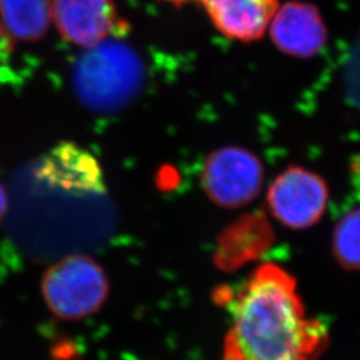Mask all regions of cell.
Wrapping results in <instances>:
<instances>
[{
  "label": "cell",
  "instance_id": "1",
  "mask_svg": "<svg viewBox=\"0 0 360 360\" xmlns=\"http://www.w3.org/2000/svg\"><path fill=\"white\" fill-rule=\"evenodd\" d=\"M226 304L223 360H315L327 346V327L307 316L294 276L278 264H260Z\"/></svg>",
  "mask_w": 360,
  "mask_h": 360
},
{
  "label": "cell",
  "instance_id": "2",
  "mask_svg": "<svg viewBox=\"0 0 360 360\" xmlns=\"http://www.w3.org/2000/svg\"><path fill=\"white\" fill-rule=\"evenodd\" d=\"M146 70L141 55L117 39L90 47L72 71V86L79 101L99 114L126 108L141 94Z\"/></svg>",
  "mask_w": 360,
  "mask_h": 360
},
{
  "label": "cell",
  "instance_id": "3",
  "mask_svg": "<svg viewBox=\"0 0 360 360\" xmlns=\"http://www.w3.org/2000/svg\"><path fill=\"white\" fill-rule=\"evenodd\" d=\"M40 288L55 316L80 321L103 307L110 294V282L103 267L94 257L74 254L49 267Z\"/></svg>",
  "mask_w": 360,
  "mask_h": 360
},
{
  "label": "cell",
  "instance_id": "4",
  "mask_svg": "<svg viewBox=\"0 0 360 360\" xmlns=\"http://www.w3.org/2000/svg\"><path fill=\"white\" fill-rule=\"evenodd\" d=\"M264 167L257 155L238 146H226L207 156L200 183L208 199L221 208L248 206L259 196Z\"/></svg>",
  "mask_w": 360,
  "mask_h": 360
},
{
  "label": "cell",
  "instance_id": "5",
  "mask_svg": "<svg viewBox=\"0 0 360 360\" xmlns=\"http://www.w3.org/2000/svg\"><path fill=\"white\" fill-rule=\"evenodd\" d=\"M328 187L321 175L291 166L281 172L267 190L272 218L288 230H307L323 218L328 206Z\"/></svg>",
  "mask_w": 360,
  "mask_h": 360
},
{
  "label": "cell",
  "instance_id": "6",
  "mask_svg": "<svg viewBox=\"0 0 360 360\" xmlns=\"http://www.w3.org/2000/svg\"><path fill=\"white\" fill-rule=\"evenodd\" d=\"M269 30L271 40L279 51L299 59L318 55L328 38L321 11L314 4L300 0L279 6Z\"/></svg>",
  "mask_w": 360,
  "mask_h": 360
},
{
  "label": "cell",
  "instance_id": "7",
  "mask_svg": "<svg viewBox=\"0 0 360 360\" xmlns=\"http://www.w3.org/2000/svg\"><path fill=\"white\" fill-rule=\"evenodd\" d=\"M52 19L63 38L90 49L126 28L114 0H53Z\"/></svg>",
  "mask_w": 360,
  "mask_h": 360
},
{
  "label": "cell",
  "instance_id": "8",
  "mask_svg": "<svg viewBox=\"0 0 360 360\" xmlns=\"http://www.w3.org/2000/svg\"><path fill=\"white\" fill-rule=\"evenodd\" d=\"M219 32L251 43L262 38L279 8V0H200Z\"/></svg>",
  "mask_w": 360,
  "mask_h": 360
},
{
  "label": "cell",
  "instance_id": "9",
  "mask_svg": "<svg viewBox=\"0 0 360 360\" xmlns=\"http://www.w3.org/2000/svg\"><path fill=\"white\" fill-rule=\"evenodd\" d=\"M41 178L68 190L103 191V180L99 165L90 154L72 144L55 148L46 158L40 169Z\"/></svg>",
  "mask_w": 360,
  "mask_h": 360
},
{
  "label": "cell",
  "instance_id": "10",
  "mask_svg": "<svg viewBox=\"0 0 360 360\" xmlns=\"http://www.w3.org/2000/svg\"><path fill=\"white\" fill-rule=\"evenodd\" d=\"M51 0H0V22L8 38L37 41L49 31Z\"/></svg>",
  "mask_w": 360,
  "mask_h": 360
},
{
  "label": "cell",
  "instance_id": "11",
  "mask_svg": "<svg viewBox=\"0 0 360 360\" xmlns=\"http://www.w3.org/2000/svg\"><path fill=\"white\" fill-rule=\"evenodd\" d=\"M333 252L347 271H360V207L347 211L335 226Z\"/></svg>",
  "mask_w": 360,
  "mask_h": 360
},
{
  "label": "cell",
  "instance_id": "12",
  "mask_svg": "<svg viewBox=\"0 0 360 360\" xmlns=\"http://www.w3.org/2000/svg\"><path fill=\"white\" fill-rule=\"evenodd\" d=\"M7 207H8V198H7V193L4 190V187L0 183V223L4 218L6 212H7Z\"/></svg>",
  "mask_w": 360,
  "mask_h": 360
},
{
  "label": "cell",
  "instance_id": "13",
  "mask_svg": "<svg viewBox=\"0 0 360 360\" xmlns=\"http://www.w3.org/2000/svg\"><path fill=\"white\" fill-rule=\"evenodd\" d=\"M167 3L169 4H172V6H176V7H181V6H184V4H187V3H191L193 0H166Z\"/></svg>",
  "mask_w": 360,
  "mask_h": 360
}]
</instances>
